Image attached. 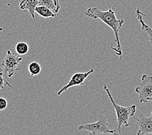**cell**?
Returning a JSON list of instances; mask_svg holds the SVG:
<instances>
[{"label":"cell","instance_id":"obj_1","mask_svg":"<svg viewBox=\"0 0 152 135\" xmlns=\"http://www.w3.org/2000/svg\"><path fill=\"white\" fill-rule=\"evenodd\" d=\"M85 14L93 20H100L112 29L115 36L116 46L113 47L112 45L111 49L122 60L123 52L119 38V32L122 25L124 24V20L123 19H118L115 15V10L111 6L109 7L107 10H101L96 7H90L86 10Z\"/></svg>","mask_w":152,"mask_h":135},{"label":"cell","instance_id":"obj_2","mask_svg":"<svg viewBox=\"0 0 152 135\" xmlns=\"http://www.w3.org/2000/svg\"><path fill=\"white\" fill-rule=\"evenodd\" d=\"M104 90L106 92L115 111L118 122L117 131L119 133H121L122 132V127L123 125L125 127H128L130 125L129 119L135 114L137 112V105L133 104L131 106H129V107H124V106L119 105L114 100L106 85H104Z\"/></svg>","mask_w":152,"mask_h":135},{"label":"cell","instance_id":"obj_3","mask_svg":"<svg viewBox=\"0 0 152 135\" xmlns=\"http://www.w3.org/2000/svg\"><path fill=\"white\" fill-rule=\"evenodd\" d=\"M79 131H88V134H116V130L111 129L108 126V118L106 116H101L96 122L87 123L78 127Z\"/></svg>","mask_w":152,"mask_h":135},{"label":"cell","instance_id":"obj_4","mask_svg":"<svg viewBox=\"0 0 152 135\" xmlns=\"http://www.w3.org/2000/svg\"><path fill=\"white\" fill-rule=\"evenodd\" d=\"M22 60V57H20L11 51H7V55L1 62V66L9 78L12 77L16 72L20 70V65Z\"/></svg>","mask_w":152,"mask_h":135},{"label":"cell","instance_id":"obj_5","mask_svg":"<svg viewBox=\"0 0 152 135\" xmlns=\"http://www.w3.org/2000/svg\"><path fill=\"white\" fill-rule=\"evenodd\" d=\"M135 92L139 95L140 103L148 102V99L152 97V75L143 74L141 77V83L135 88Z\"/></svg>","mask_w":152,"mask_h":135},{"label":"cell","instance_id":"obj_6","mask_svg":"<svg viewBox=\"0 0 152 135\" xmlns=\"http://www.w3.org/2000/svg\"><path fill=\"white\" fill-rule=\"evenodd\" d=\"M94 72V69L91 68V70L86 72H75V74L71 76L69 81L67 82L66 85L64 86L58 92H57L58 96L66 92L71 87L76 86H82L84 85V82L86 79L88 77L89 75H91L92 73Z\"/></svg>","mask_w":152,"mask_h":135},{"label":"cell","instance_id":"obj_7","mask_svg":"<svg viewBox=\"0 0 152 135\" xmlns=\"http://www.w3.org/2000/svg\"><path fill=\"white\" fill-rule=\"evenodd\" d=\"M139 125V131L137 132L138 135L150 134H152V111L149 116H146L144 114H140L136 119Z\"/></svg>","mask_w":152,"mask_h":135},{"label":"cell","instance_id":"obj_8","mask_svg":"<svg viewBox=\"0 0 152 135\" xmlns=\"http://www.w3.org/2000/svg\"><path fill=\"white\" fill-rule=\"evenodd\" d=\"M38 5H39V0H22L20 3V9L28 10L32 18H35V9Z\"/></svg>","mask_w":152,"mask_h":135},{"label":"cell","instance_id":"obj_9","mask_svg":"<svg viewBox=\"0 0 152 135\" xmlns=\"http://www.w3.org/2000/svg\"><path fill=\"white\" fill-rule=\"evenodd\" d=\"M136 15L137 18L141 25V29L144 31L146 32L148 36H149V40L152 43V28H151L149 25L145 23V21L143 20V16H146V14L144 13H142V10H141L139 8H137L136 9Z\"/></svg>","mask_w":152,"mask_h":135},{"label":"cell","instance_id":"obj_10","mask_svg":"<svg viewBox=\"0 0 152 135\" xmlns=\"http://www.w3.org/2000/svg\"><path fill=\"white\" fill-rule=\"evenodd\" d=\"M35 12H37L39 16L45 18H55L56 14L55 13H53L48 7L42 5H38L36 7Z\"/></svg>","mask_w":152,"mask_h":135},{"label":"cell","instance_id":"obj_11","mask_svg":"<svg viewBox=\"0 0 152 135\" xmlns=\"http://www.w3.org/2000/svg\"><path fill=\"white\" fill-rule=\"evenodd\" d=\"M28 70L30 73L31 76L34 77L40 74V72L42 71V67L38 63V62L33 61L31 62L29 65H28Z\"/></svg>","mask_w":152,"mask_h":135},{"label":"cell","instance_id":"obj_12","mask_svg":"<svg viewBox=\"0 0 152 135\" xmlns=\"http://www.w3.org/2000/svg\"><path fill=\"white\" fill-rule=\"evenodd\" d=\"M28 46L24 42H20L16 45L15 50L16 53L20 55H25L28 52Z\"/></svg>","mask_w":152,"mask_h":135},{"label":"cell","instance_id":"obj_13","mask_svg":"<svg viewBox=\"0 0 152 135\" xmlns=\"http://www.w3.org/2000/svg\"><path fill=\"white\" fill-rule=\"evenodd\" d=\"M39 5H42L48 7L49 9H50L55 14H57L58 13L57 10L56 6L55 5V3H54L53 0H39Z\"/></svg>","mask_w":152,"mask_h":135},{"label":"cell","instance_id":"obj_14","mask_svg":"<svg viewBox=\"0 0 152 135\" xmlns=\"http://www.w3.org/2000/svg\"><path fill=\"white\" fill-rule=\"evenodd\" d=\"M3 74H0V89H3L5 85L7 86H9L10 88H12V85L9 84V83L7 81V80L3 77Z\"/></svg>","mask_w":152,"mask_h":135},{"label":"cell","instance_id":"obj_15","mask_svg":"<svg viewBox=\"0 0 152 135\" xmlns=\"http://www.w3.org/2000/svg\"><path fill=\"white\" fill-rule=\"evenodd\" d=\"M7 101L3 97H0V111H3L7 107Z\"/></svg>","mask_w":152,"mask_h":135},{"label":"cell","instance_id":"obj_16","mask_svg":"<svg viewBox=\"0 0 152 135\" xmlns=\"http://www.w3.org/2000/svg\"><path fill=\"white\" fill-rule=\"evenodd\" d=\"M53 1H54V3H55V5L56 6L58 12H59V10L60 9V3H59V0H53Z\"/></svg>","mask_w":152,"mask_h":135},{"label":"cell","instance_id":"obj_17","mask_svg":"<svg viewBox=\"0 0 152 135\" xmlns=\"http://www.w3.org/2000/svg\"><path fill=\"white\" fill-rule=\"evenodd\" d=\"M3 72H4V71H3V69H1V68H0V74H4V73H3Z\"/></svg>","mask_w":152,"mask_h":135},{"label":"cell","instance_id":"obj_18","mask_svg":"<svg viewBox=\"0 0 152 135\" xmlns=\"http://www.w3.org/2000/svg\"><path fill=\"white\" fill-rule=\"evenodd\" d=\"M148 101H151L152 102V97L149 98V99H148Z\"/></svg>","mask_w":152,"mask_h":135},{"label":"cell","instance_id":"obj_19","mask_svg":"<svg viewBox=\"0 0 152 135\" xmlns=\"http://www.w3.org/2000/svg\"><path fill=\"white\" fill-rule=\"evenodd\" d=\"M1 90V89H0V90Z\"/></svg>","mask_w":152,"mask_h":135}]
</instances>
